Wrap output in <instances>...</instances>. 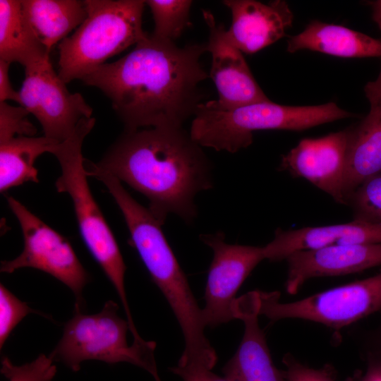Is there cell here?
Masks as SVG:
<instances>
[{"label":"cell","instance_id":"32","mask_svg":"<svg viewBox=\"0 0 381 381\" xmlns=\"http://www.w3.org/2000/svg\"><path fill=\"white\" fill-rule=\"evenodd\" d=\"M370 346L368 353L381 358V320L378 327L373 333Z\"/></svg>","mask_w":381,"mask_h":381},{"label":"cell","instance_id":"29","mask_svg":"<svg viewBox=\"0 0 381 381\" xmlns=\"http://www.w3.org/2000/svg\"><path fill=\"white\" fill-rule=\"evenodd\" d=\"M169 370L179 376L183 381H230L212 371V368L195 364H177Z\"/></svg>","mask_w":381,"mask_h":381},{"label":"cell","instance_id":"33","mask_svg":"<svg viewBox=\"0 0 381 381\" xmlns=\"http://www.w3.org/2000/svg\"><path fill=\"white\" fill-rule=\"evenodd\" d=\"M373 19L377 24L381 31V0L375 1L372 3Z\"/></svg>","mask_w":381,"mask_h":381},{"label":"cell","instance_id":"18","mask_svg":"<svg viewBox=\"0 0 381 381\" xmlns=\"http://www.w3.org/2000/svg\"><path fill=\"white\" fill-rule=\"evenodd\" d=\"M381 243V224L353 220L344 224L276 230L274 238L263 246L265 258L276 262L291 253L332 245Z\"/></svg>","mask_w":381,"mask_h":381},{"label":"cell","instance_id":"15","mask_svg":"<svg viewBox=\"0 0 381 381\" xmlns=\"http://www.w3.org/2000/svg\"><path fill=\"white\" fill-rule=\"evenodd\" d=\"M234 319L244 324V332L234 355L222 371L230 381H286L282 371L273 363L265 334L258 322V291L243 294L234 301Z\"/></svg>","mask_w":381,"mask_h":381},{"label":"cell","instance_id":"8","mask_svg":"<svg viewBox=\"0 0 381 381\" xmlns=\"http://www.w3.org/2000/svg\"><path fill=\"white\" fill-rule=\"evenodd\" d=\"M260 315L272 321L301 319L339 329L381 310V271L292 302L278 291H258Z\"/></svg>","mask_w":381,"mask_h":381},{"label":"cell","instance_id":"28","mask_svg":"<svg viewBox=\"0 0 381 381\" xmlns=\"http://www.w3.org/2000/svg\"><path fill=\"white\" fill-rule=\"evenodd\" d=\"M282 362L285 366L282 373L286 381H335V371L328 365L313 368L301 363L291 353L285 354Z\"/></svg>","mask_w":381,"mask_h":381},{"label":"cell","instance_id":"30","mask_svg":"<svg viewBox=\"0 0 381 381\" xmlns=\"http://www.w3.org/2000/svg\"><path fill=\"white\" fill-rule=\"evenodd\" d=\"M11 63L0 59V102L12 100L21 104L19 92L16 91L9 79Z\"/></svg>","mask_w":381,"mask_h":381},{"label":"cell","instance_id":"2","mask_svg":"<svg viewBox=\"0 0 381 381\" xmlns=\"http://www.w3.org/2000/svg\"><path fill=\"white\" fill-rule=\"evenodd\" d=\"M202 147L183 127L124 129L94 164L145 195L162 225L171 214L190 224L198 216L195 196L214 185Z\"/></svg>","mask_w":381,"mask_h":381},{"label":"cell","instance_id":"12","mask_svg":"<svg viewBox=\"0 0 381 381\" xmlns=\"http://www.w3.org/2000/svg\"><path fill=\"white\" fill-rule=\"evenodd\" d=\"M209 29L206 52L212 56L210 77L218 94L214 104L224 109L236 108L270 99L254 78L242 52L225 36V28L217 24L212 13L202 10Z\"/></svg>","mask_w":381,"mask_h":381},{"label":"cell","instance_id":"1","mask_svg":"<svg viewBox=\"0 0 381 381\" xmlns=\"http://www.w3.org/2000/svg\"><path fill=\"white\" fill-rule=\"evenodd\" d=\"M206 45L186 44L151 34L128 54L81 80L100 90L124 129L183 127L202 102L200 83L210 77L200 59Z\"/></svg>","mask_w":381,"mask_h":381},{"label":"cell","instance_id":"6","mask_svg":"<svg viewBox=\"0 0 381 381\" xmlns=\"http://www.w3.org/2000/svg\"><path fill=\"white\" fill-rule=\"evenodd\" d=\"M95 123L93 117L83 119L73 134L52 151L61 173L55 182L56 190L71 197L81 236L95 260L114 286L126 315L132 316L124 285L126 270L116 240L95 200L87 181L82 147Z\"/></svg>","mask_w":381,"mask_h":381},{"label":"cell","instance_id":"24","mask_svg":"<svg viewBox=\"0 0 381 381\" xmlns=\"http://www.w3.org/2000/svg\"><path fill=\"white\" fill-rule=\"evenodd\" d=\"M353 220L381 224V172L362 183L347 198Z\"/></svg>","mask_w":381,"mask_h":381},{"label":"cell","instance_id":"22","mask_svg":"<svg viewBox=\"0 0 381 381\" xmlns=\"http://www.w3.org/2000/svg\"><path fill=\"white\" fill-rule=\"evenodd\" d=\"M59 143L43 135L16 136L0 143L1 193L28 181L39 183L34 164L43 153H52Z\"/></svg>","mask_w":381,"mask_h":381},{"label":"cell","instance_id":"31","mask_svg":"<svg viewBox=\"0 0 381 381\" xmlns=\"http://www.w3.org/2000/svg\"><path fill=\"white\" fill-rule=\"evenodd\" d=\"M346 381H381V358L368 353L365 370L355 373Z\"/></svg>","mask_w":381,"mask_h":381},{"label":"cell","instance_id":"17","mask_svg":"<svg viewBox=\"0 0 381 381\" xmlns=\"http://www.w3.org/2000/svg\"><path fill=\"white\" fill-rule=\"evenodd\" d=\"M364 90L370 108L358 125L349 128L343 186L345 205L362 183L381 172V81L368 83Z\"/></svg>","mask_w":381,"mask_h":381},{"label":"cell","instance_id":"27","mask_svg":"<svg viewBox=\"0 0 381 381\" xmlns=\"http://www.w3.org/2000/svg\"><path fill=\"white\" fill-rule=\"evenodd\" d=\"M30 113L23 106L0 102V143L16 136H34L37 130L28 120Z\"/></svg>","mask_w":381,"mask_h":381},{"label":"cell","instance_id":"7","mask_svg":"<svg viewBox=\"0 0 381 381\" xmlns=\"http://www.w3.org/2000/svg\"><path fill=\"white\" fill-rule=\"evenodd\" d=\"M119 310L118 304L109 300L95 314L74 310L64 325L61 339L49 356L74 372H78L85 361L129 363L147 371L155 381H162L154 354L156 343L145 341L128 345L126 334L129 325L119 316Z\"/></svg>","mask_w":381,"mask_h":381},{"label":"cell","instance_id":"9","mask_svg":"<svg viewBox=\"0 0 381 381\" xmlns=\"http://www.w3.org/2000/svg\"><path fill=\"white\" fill-rule=\"evenodd\" d=\"M6 200L19 222L24 246L18 257L1 262L0 272L11 274L23 267L44 272L72 291L75 298L74 310L83 311V290L90 275L70 243L16 198L7 196Z\"/></svg>","mask_w":381,"mask_h":381},{"label":"cell","instance_id":"19","mask_svg":"<svg viewBox=\"0 0 381 381\" xmlns=\"http://www.w3.org/2000/svg\"><path fill=\"white\" fill-rule=\"evenodd\" d=\"M301 49L345 58L381 56V41L346 27L311 21L287 41V52Z\"/></svg>","mask_w":381,"mask_h":381},{"label":"cell","instance_id":"4","mask_svg":"<svg viewBox=\"0 0 381 381\" xmlns=\"http://www.w3.org/2000/svg\"><path fill=\"white\" fill-rule=\"evenodd\" d=\"M350 116L334 102L292 107L270 100L224 109L212 99L199 104L189 133L202 147L234 153L252 144L255 131H303Z\"/></svg>","mask_w":381,"mask_h":381},{"label":"cell","instance_id":"23","mask_svg":"<svg viewBox=\"0 0 381 381\" xmlns=\"http://www.w3.org/2000/svg\"><path fill=\"white\" fill-rule=\"evenodd\" d=\"M155 23L151 35L159 40L174 42L191 24L189 0H147Z\"/></svg>","mask_w":381,"mask_h":381},{"label":"cell","instance_id":"11","mask_svg":"<svg viewBox=\"0 0 381 381\" xmlns=\"http://www.w3.org/2000/svg\"><path fill=\"white\" fill-rule=\"evenodd\" d=\"M213 252L202 308L205 327H214L234 319L232 306L241 284L265 260L263 246L229 244L222 231L200 234Z\"/></svg>","mask_w":381,"mask_h":381},{"label":"cell","instance_id":"16","mask_svg":"<svg viewBox=\"0 0 381 381\" xmlns=\"http://www.w3.org/2000/svg\"><path fill=\"white\" fill-rule=\"evenodd\" d=\"M222 3L232 16L225 36L242 53L252 54L276 42L292 25L293 13L284 1L267 4L254 0H224Z\"/></svg>","mask_w":381,"mask_h":381},{"label":"cell","instance_id":"5","mask_svg":"<svg viewBox=\"0 0 381 381\" xmlns=\"http://www.w3.org/2000/svg\"><path fill=\"white\" fill-rule=\"evenodd\" d=\"M87 17L59 44V72L68 83L81 80L105 61L145 40L143 0H85Z\"/></svg>","mask_w":381,"mask_h":381},{"label":"cell","instance_id":"21","mask_svg":"<svg viewBox=\"0 0 381 381\" xmlns=\"http://www.w3.org/2000/svg\"><path fill=\"white\" fill-rule=\"evenodd\" d=\"M23 12L49 52L87 17L84 1L20 0Z\"/></svg>","mask_w":381,"mask_h":381},{"label":"cell","instance_id":"26","mask_svg":"<svg viewBox=\"0 0 381 381\" xmlns=\"http://www.w3.org/2000/svg\"><path fill=\"white\" fill-rule=\"evenodd\" d=\"M30 313L49 316L37 311L21 301L2 283L0 284V349L4 345L16 325Z\"/></svg>","mask_w":381,"mask_h":381},{"label":"cell","instance_id":"10","mask_svg":"<svg viewBox=\"0 0 381 381\" xmlns=\"http://www.w3.org/2000/svg\"><path fill=\"white\" fill-rule=\"evenodd\" d=\"M49 57L25 68L21 104L40 122L44 135L59 143L70 138L92 109L80 93L68 91Z\"/></svg>","mask_w":381,"mask_h":381},{"label":"cell","instance_id":"14","mask_svg":"<svg viewBox=\"0 0 381 381\" xmlns=\"http://www.w3.org/2000/svg\"><path fill=\"white\" fill-rule=\"evenodd\" d=\"M286 291L295 294L308 279L356 273L381 265V243L332 245L296 251L286 259Z\"/></svg>","mask_w":381,"mask_h":381},{"label":"cell","instance_id":"3","mask_svg":"<svg viewBox=\"0 0 381 381\" xmlns=\"http://www.w3.org/2000/svg\"><path fill=\"white\" fill-rule=\"evenodd\" d=\"M91 176L100 181L114 198L129 231L131 246L176 318L184 338L181 359L193 362L214 360L217 356L205 335L202 308L165 238L162 224L131 195L116 177L99 169H94Z\"/></svg>","mask_w":381,"mask_h":381},{"label":"cell","instance_id":"13","mask_svg":"<svg viewBox=\"0 0 381 381\" xmlns=\"http://www.w3.org/2000/svg\"><path fill=\"white\" fill-rule=\"evenodd\" d=\"M349 130L304 138L282 157L279 169L302 177L345 204L343 186Z\"/></svg>","mask_w":381,"mask_h":381},{"label":"cell","instance_id":"20","mask_svg":"<svg viewBox=\"0 0 381 381\" xmlns=\"http://www.w3.org/2000/svg\"><path fill=\"white\" fill-rule=\"evenodd\" d=\"M49 57L25 18L20 0H0V59L24 68Z\"/></svg>","mask_w":381,"mask_h":381},{"label":"cell","instance_id":"25","mask_svg":"<svg viewBox=\"0 0 381 381\" xmlns=\"http://www.w3.org/2000/svg\"><path fill=\"white\" fill-rule=\"evenodd\" d=\"M49 356L42 353L34 361L21 365H14L4 356L1 361V373L8 381H52L56 366Z\"/></svg>","mask_w":381,"mask_h":381}]
</instances>
